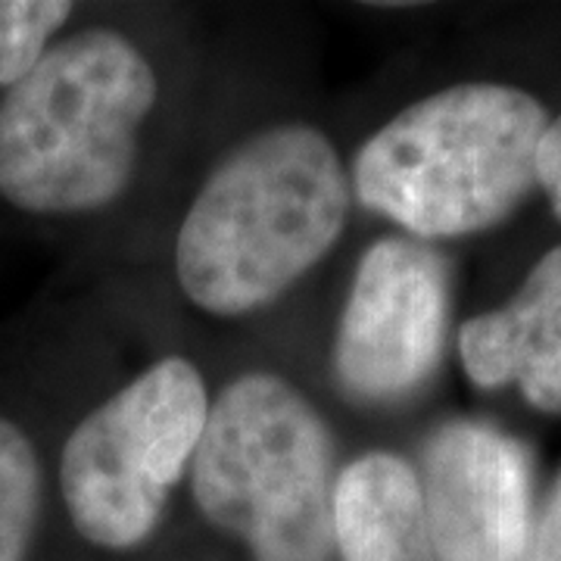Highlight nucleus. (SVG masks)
I'll return each instance as SVG.
<instances>
[{"instance_id": "nucleus-11", "label": "nucleus", "mask_w": 561, "mask_h": 561, "mask_svg": "<svg viewBox=\"0 0 561 561\" xmlns=\"http://www.w3.org/2000/svg\"><path fill=\"white\" fill-rule=\"evenodd\" d=\"M69 13L62 0H0V88L10 91L38 66Z\"/></svg>"}, {"instance_id": "nucleus-3", "label": "nucleus", "mask_w": 561, "mask_h": 561, "mask_svg": "<svg viewBox=\"0 0 561 561\" xmlns=\"http://www.w3.org/2000/svg\"><path fill=\"white\" fill-rule=\"evenodd\" d=\"M157 76L119 32L50 47L0 101V197L25 213H91L128 187Z\"/></svg>"}, {"instance_id": "nucleus-7", "label": "nucleus", "mask_w": 561, "mask_h": 561, "mask_svg": "<svg viewBox=\"0 0 561 561\" xmlns=\"http://www.w3.org/2000/svg\"><path fill=\"white\" fill-rule=\"evenodd\" d=\"M419 486L437 561H527L537 522L522 440L486 421H446L424 446Z\"/></svg>"}, {"instance_id": "nucleus-12", "label": "nucleus", "mask_w": 561, "mask_h": 561, "mask_svg": "<svg viewBox=\"0 0 561 561\" xmlns=\"http://www.w3.org/2000/svg\"><path fill=\"white\" fill-rule=\"evenodd\" d=\"M527 561H561V471L552 483V493L546 500L542 515L534 524Z\"/></svg>"}, {"instance_id": "nucleus-5", "label": "nucleus", "mask_w": 561, "mask_h": 561, "mask_svg": "<svg viewBox=\"0 0 561 561\" xmlns=\"http://www.w3.org/2000/svg\"><path fill=\"white\" fill-rule=\"evenodd\" d=\"M206 415L201 371L172 356L81 421L60 459L62 500L81 537L116 552L147 540L194 465Z\"/></svg>"}, {"instance_id": "nucleus-1", "label": "nucleus", "mask_w": 561, "mask_h": 561, "mask_svg": "<svg viewBox=\"0 0 561 561\" xmlns=\"http://www.w3.org/2000/svg\"><path fill=\"white\" fill-rule=\"evenodd\" d=\"M350 181L312 125H278L241 144L209 175L181 221V290L213 316H247L337 243Z\"/></svg>"}, {"instance_id": "nucleus-4", "label": "nucleus", "mask_w": 561, "mask_h": 561, "mask_svg": "<svg viewBox=\"0 0 561 561\" xmlns=\"http://www.w3.org/2000/svg\"><path fill=\"white\" fill-rule=\"evenodd\" d=\"M334 483L331 434L287 381L247 375L209 405L194 500L256 561H331Z\"/></svg>"}, {"instance_id": "nucleus-10", "label": "nucleus", "mask_w": 561, "mask_h": 561, "mask_svg": "<svg viewBox=\"0 0 561 561\" xmlns=\"http://www.w3.org/2000/svg\"><path fill=\"white\" fill-rule=\"evenodd\" d=\"M41 512V465L32 440L0 415V561H25Z\"/></svg>"}, {"instance_id": "nucleus-9", "label": "nucleus", "mask_w": 561, "mask_h": 561, "mask_svg": "<svg viewBox=\"0 0 561 561\" xmlns=\"http://www.w3.org/2000/svg\"><path fill=\"white\" fill-rule=\"evenodd\" d=\"M334 549L341 561H437L419 474L390 453L350 461L334 483Z\"/></svg>"}, {"instance_id": "nucleus-13", "label": "nucleus", "mask_w": 561, "mask_h": 561, "mask_svg": "<svg viewBox=\"0 0 561 561\" xmlns=\"http://www.w3.org/2000/svg\"><path fill=\"white\" fill-rule=\"evenodd\" d=\"M537 175L540 187L552 203L556 216L561 219V116L549 122L546 138L540 144V160H537Z\"/></svg>"}, {"instance_id": "nucleus-2", "label": "nucleus", "mask_w": 561, "mask_h": 561, "mask_svg": "<svg viewBox=\"0 0 561 561\" xmlns=\"http://www.w3.org/2000/svg\"><path fill=\"white\" fill-rule=\"evenodd\" d=\"M549 122L546 106L522 88L453 84L365 140L350 187L365 209L424 241L478 234L540 187Z\"/></svg>"}, {"instance_id": "nucleus-6", "label": "nucleus", "mask_w": 561, "mask_h": 561, "mask_svg": "<svg viewBox=\"0 0 561 561\" xmlns=\"http://www.w3.org/2000/svg\"><path fill=\"white\" fill-rule=\"evenodd\" d=\"M446 321V262L409 238L371 243L337 324V381L359 402L409 400L440 365Z\"/></svg>"}, {"instance_id": "nucleus-8", "label": "nucleus", "mask_w": 561, "mask_h": 561, "mask_svg": "<svg viewBox=\"0 0 561 561\" xmlns=\"http://www.w3.org/2000/svg\"><path fill=\"white\" fill-rule=\"evenodd\" d=\"M459 353L478 387L515 383L534 409L561 415V247L537 260L505 306L461 324Z\"/></svg>"}]
</instances>
